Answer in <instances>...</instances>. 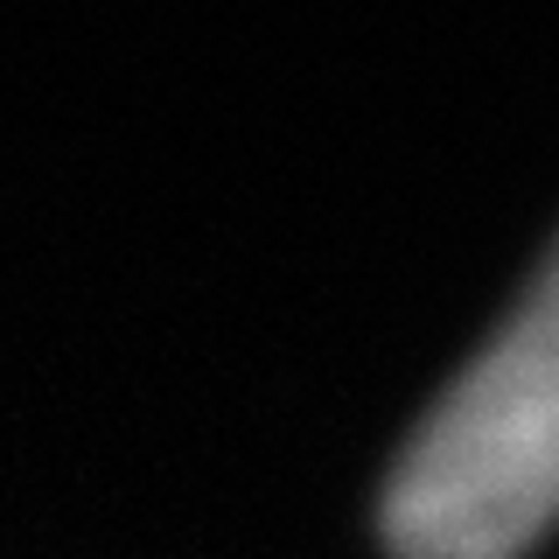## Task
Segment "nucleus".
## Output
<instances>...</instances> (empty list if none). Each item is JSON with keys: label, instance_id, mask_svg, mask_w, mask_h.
I'll list each match as a JSON object with an SVG mask.
<instances>
[{"label": "nucleus", "instance_id": "f257e3e1", "mask_svg": "<svg viewBox=\"0 0 559 559\" xmlns=\"http://www.w3.org/2000/svg\"><path fill=\"white\" fill-rule=\"evenodd\" d=\"M559 524V245L413 427L378 503L392 559H524Z\"/></svg>", "mask_w": 559, "mask_h": 559}]
</instances>
